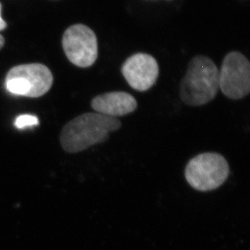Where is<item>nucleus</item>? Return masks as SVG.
Masks as SVG:
<instances>
[{
	"label": "nucleus",
	"mask_w": 250,
	"mask_h": 250,
	"mask_svg": "<svg viewBox=\"0 0 250 250\" xmlns=\"http://www.w3.org/2000/svg\"><path fill=\"white\" fill-rule=\"evenodd\" d=\"M219 84L229 99H242L250 92V63L241 53H229L219 71Z\"/></svg>",
	"instance_id": "5"
},
{
	"label": "nucleus",
	"mask_w": 250,
	"mask_h": 250,
	"mask_svg": "<svg viewBox=\"0 0 250 250\" xmlns=\"http://www.w3.org/2000/svg\"><path fill=\"white\" fill-rule=\"evenodd\" d=\"M220 89L219 70L208 57H194L180 84L182 102L189 106H201L211 102Z\"/></svg>",
	"instance_id": "2"
},
{
	"label": "nucleus",
	"mask_w": 250,
	"mask_h": 250,
	"mask_svg": "<svg viewBox=\"0 0 250 250\" xmlns=\"http://www.w3.org/2000/svg\"><path fill=\"white\" fill-rule=\"evenodd\" d=\"M38 124H39L38 118L35 116L29 115V114L19 116L15 122V125L18 129H23L32 125H38Z\"/></svg>",
	"instance_id": "9"
},
{
	"label": "nucleus",
	"mask_w": 250,
	"mask_h": 250,
	"mask_svg": "<svg viewBox=\"0 0 250 250\" xmlns=\"http://www.w3.org/2000/svg\"><path fill=\"white\" fill-rule=\"evenodd\" d=\"M230 173L226 159L216 152L199 154L191 159L185 170V177L196 190L208 192L221 187Z\"/></svg>",
	"instance_id": "3"
},
{
	"label": "nucleus",
	"mask_w": 250,
	"mask_h": 250,
	"mask_svg": "<svg viewBox=\"0 0 250 250\" xmlns=\"http://www.w3.org/2000/svg\"><path fill=\"white\" fill-rule=\"evenodd\" d=\"M53 81L52 73L47 66L40 63L25 64L10 70L5 85L12 94L39 97L50 89Z\"/></svg>",
	"instance_id": "4"
},
{
	"label": "nucleus",
	"mask_w": 250,
	"mask_h": 250,
	"mask_svg": "<svg viewBox=\"0 0 250 250\" xmlns=\"http://www.w3.org/2000/svg\"><path fill=\"white\" fill-rule=\"evenodd\" d=\"M92 107L97 113L116 118L135 111L137 102L127 92H107L93 98Z\"/></svg>",
	"instance_id": "8"
},
{
	"label": "nucleus",
	"mask_w": 250,
	"mask_h": 250,
	"mask_svg": "<svg viewBox=\"0 0 250 250\" xmlns=\"http://www.w3.org/2000/svg\"><path fill=\"white\" fill-rule=\"evenodd\" d=\"M122 73L130 87L144 92L156 83L159 76L158 63L151 55L138 53L125 60Z\"/></svg>",
	"instance_id": "7"
},
{
	"label": "nucleus",
	"mask_w": 250,
	"mask_h": 250,
	"mask_svg": "<svg viewBox=\"0 0 250 250\" xmlns=\"http://www.w3.org/2000/svg\"><path fill=\"white\" fill-rule=\"evenodd\" d=\"M1 10H2V5L0 3V31L3 30L7 27L6 22L3 21L2 17H1Z\"/></svg>",
	"instance_id": "10"
},
{
	"label": "nucleus",
	"mask_w": 250,
	"mask_h": 250,
	"mask_svg": "<svg viewBox=\"0 0 250 250\" xmlns=\"http://www.w3.org/2000/svg\"><path fill=\"white\" fill-rule=\"evenodd\" d=\"M3 45H4V38L2 35H0V50L2 49Z\"/></svg>",
	"instance_id": "11"
},
{
	"label": "nucleus",
	"mask_w": 250,
	"mask_h": 250,
	"mask_svg": "<svg viewBox=\"0 0 250 250\" xmlns=\"http://www.w3.org/2000/svg\"><path fill=\"white\" fill-rule=\"evenodd\" d=\"M122 123L117 118L99 113H87L66 123L60 135L64 151L77 153L91 146L102 144L109 134L118 130Z\"/></svg>",
	"instance_id": "1"
},
{
	"label": "nucleus",
	"mask_w": 250,
	"mask_h": 250,
	"mask_svg": "<svg viewBox=\"0 0 250 250\" xmlns=\"http://www.w3.org/2000/svg\"><path fill=\"white\" fill-rule=\"evenodd\" d=\"M62 47L71 63L79 67L92 66L98 56L97 36L84 24H74L65 31Z\"/></svg>",
	"instance_id": "6"
}]
</instances>
